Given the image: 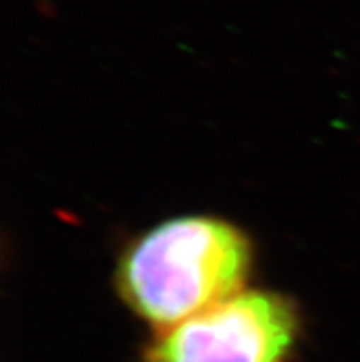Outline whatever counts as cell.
I'll list each match as a JSON object with an SVG mask.
<instances>
[{
    "label": "cell",
    "instance_id": "obj_1",
    "mask_svg": "<svg viewBox=\"0 0 360 362\" xmlns=\"http://www.w3.org/2000/svg\"><path fill=\"white\" fill-rule=\"evenodd\" d=\"M252 262L250 239L228 221L175 217L123 250L116 289L132 315L158 333L245 291Z\"/></svg>",
    "mask_w": 360,
    "mask_h": 362
},
{
    "label": "cell",
    "instance_id": "obj_2",
    "mask_svg": "<svg viewBox=\"0 0 360 362\" xmlns=\"http://www.w3.org/2000/svg\"><path fill=\"white\" fill-rule=\"evenodd\" d=\"M303 339L300 309L272 291H241L158 331L138 362H294Z\"/></svg>",
    "mask_w": 360,
    "mask_h": 362
}]
</instances>
